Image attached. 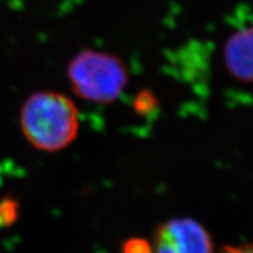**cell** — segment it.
Masks as SVG:
<instances>
[{
    "label": "cell",
    "mask_w": 253,
    "mask_h": 253,
    "mask_svg": "<svg viewBox=\"0 0 253 253\" xmlns=\"http://www.w3.org/2000/svg\"><path fill=\"white\" fill-rule=\"evenodd\" d=\"M20 126L26 140L37 149H65L78 135V108L61 93L38 91L28 96L21 107Z\"/></svg>",
    "instance_id": "1"
},
{
    "label": "cell",
    "mask_w": 253,
    "mask_h": 253,
    "mask_svg": "<svg viewBox=\"0 0 253 253\" xmlns=\"http://www.w3.org/2000/svg\"><path fill=\"white\" fill-rule=\"evenodd\" d=\"M128 75L119 56L93 49L78 53L67 68L73 91L81 99L99 104L118 100L128 84Z\"/></svg>",
    "instance_id": "2"
},
{
    "label": "cell",
    "mask_w": 253,
    "mask_h": 253,
    "mask_svg": "<svg viewBox=\"0 0 253 253\" xmlns=\"http://www.w3.org/2000/svg\"><path fill=\"white\" fill-rule=\"evenodd\" d=\"M154 253H213V243L197 220L173 218L158 226Z\"/></svg>",
    "instance_id": "3"
},
{
    "label": "cell",
    "mask_w": 253,
    "mask_h": 253,
    "mask_svg": "<svg viewBox=\"0 0 253 253\" xmlns=\"http://www.w3.org/2000/svg\"><path fill=\"white\" fill-rule=\"evenodd\" d=\"M227 72L240 82H253V26L242 28L230 36L224 45Z\"/></svg>",
    "instance_id": "4"
},
{
    "label": "cell",
    "mask_w": 253,
    "mask_h": 253,
    "mask_svg": "<svg viewBox=\"0 0 253 253\" xmlns=\"http://www.w3.org/2000/svg\"><path fill=\"white\" fill-rule=\"evenodd\" d=\"M123 253H153V248L143 238H130L123 244Z\"/></svg>",
    "instance_id": "5"
},
{
    "label": "cell",
    "mask_w": 253,
    "mask_h": 253,
    "mask_svg": "<svg viewBox=\"0 0 253 253\" xmlns=\"http://www.w3.org/2000/svg\"><path fill=\"white\" fill-rule=\"evenodd\" d=\"M156 99L155 96L149 91H142L136 97L135 102H134V107L136 109V112L140 114H144V113H150L155 107H156Z\"/></svg>",
    "instance_id": "6"
},
{
    "label": "cell",
    "mask_w": 253,
    "mask_h": 253,
    "mask_svg": "<svg viewBox=\"0 0 253 253\" xmlns=\"http://www.w3.org/2000/svg\"><path fill=\"white\" fill-rule=\"evenodd\" d=\"M219 253H253V243L240 245H227L221 249Z\"/></svg>",
    "instance_id": "7"
}]
</instances>
